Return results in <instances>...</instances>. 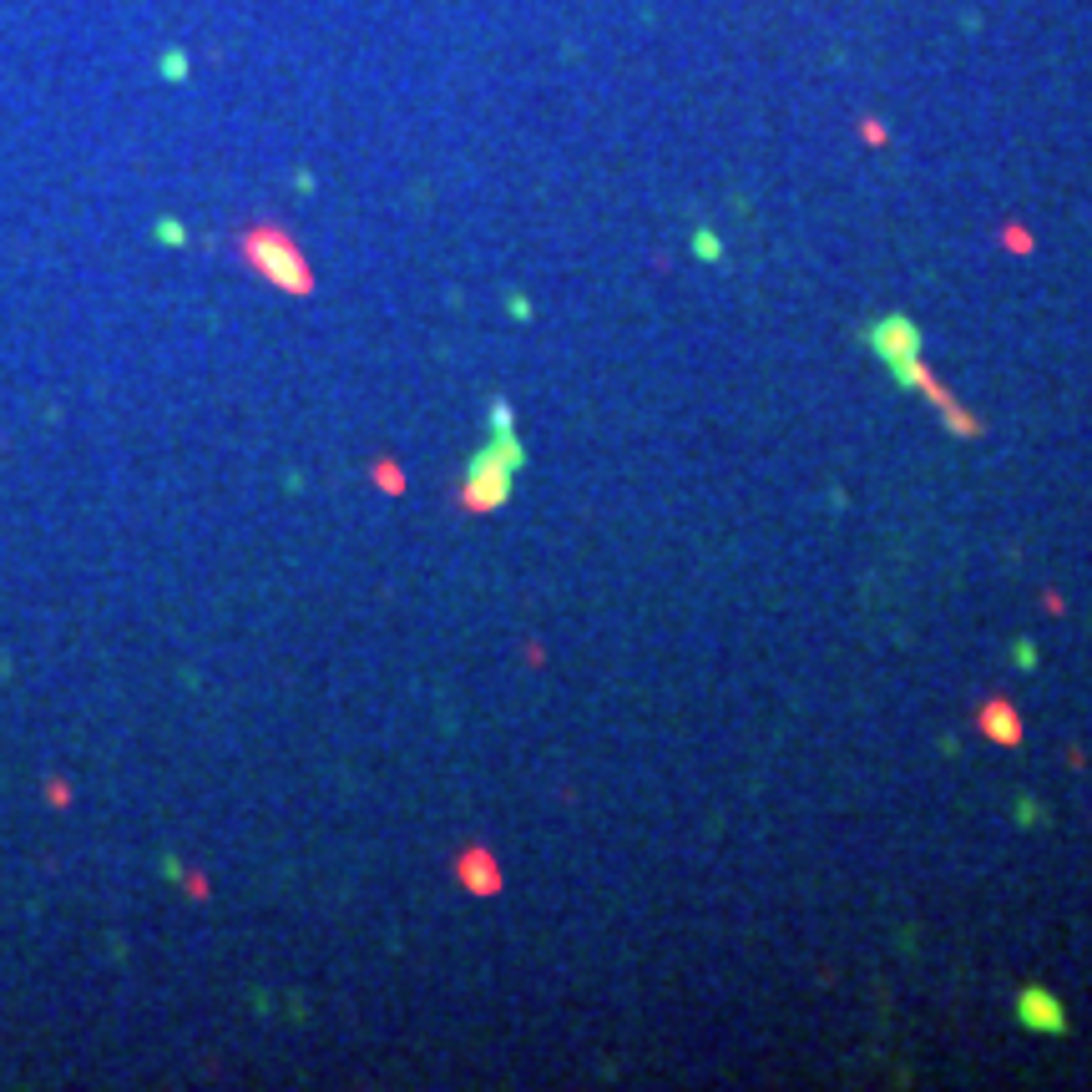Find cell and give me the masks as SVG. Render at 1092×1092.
<instances>
[{"label": "cell", "mask_w": 1092, "mask_h": 1092, "mask_svg": "<svg viewBox=\"0 0 1092 1092\" xmlns=\"http://www.w3.org/2000/svg\"><path fill=\"white\" fill-rule=\"evenodd\" d=\"M238 249H243V259H249V268H254L259 278H268L278 294H294V299H309V294H314V268H309L304 249H299L284 228L259 223V228H249V233L238 238Z\"/></svg>", "instance_id": "1"}, {"label": "cell", "mask_w": 1092, "mask_h": 1092, "mask_svg": "<svg viewBox=\"0 0 1092 1092\" xmlns=\"http://www.w3.org/2000/svg\"><path fill=\"white\" fill-rule=\"evenodd\" d=\"M521 466H526V450H521L516 431L490 435V445L476 455L471 471H466V481H461V506H466V511H496V506H506L511 481H516Z\"/></svg>", "instance_id": "2"}, {"label": "cell", "mask_w": 1092, "mask_h": 1092, "mask_svg": "<svg viewBox=\"0 0 1092 1092\" xmlns=\"http://www.w3.org/2000/svg\"><path fill=\"white\" fill-rule=\"evenodd\" d=\"M865 344H870V355L886 360L891 370L905 365V360H921V329H915V319H905V314H886V319H875Z\"/></svg>", "instance_id": "3"}, {"label": "cell", "mask_w": 1092, "mask_h": 1092, "mask_svg": "<svg viewBox=\"0 0 1092 1092\" xmlns=\"http://www.w3.org/2000/svg\"><path fill=\"white\" fill-rule=\"evenodd\" d=\"M1016 1021H1021L1027 1032L1063 1037V1032H1067V1006L1057 1002L1047 986H1021V992H1016Z\"/></svg>", "instance_id": "4"}, {"label": "cell", "mask_w": 1092, "mask_h": 1092, "mask_svg": "<svg viewBox=\"0 0 1092 1092\" xmlns=\"http://www.w3.org/2000/svg\"><path fill=\"white\" fill-rule=\"evenodd\" d=\"M976 728L992 738V744H1002V749H1016L1021 744V714L1011 709L1006 698H992L986 709L976 714Z\"/></svg>", "instance_id": "5"}, {"label": "cell", "mask_w": 1092, "mask_h": 1092, "mask_svg": "<svg viewBox=\"0 0 1092 1092\" xmlns=\"http://www.w3.org/2000/svg\"><path fill=\"white\" fill-rule=\"evenodd\" d=\"M455 875H461V886H471L476 895H496L501 891V870H496V860H490L486 850H466L461 860H455Z\"/></svg>", "instance_id": "6"}, {"label": "cell", "mask_w": 1092, "mask_h": 1092, "mask_svg": "<svg viewBox=\"0 0 1092 1092\" xmlns=\"http://www.w3.org/2000/svg\"><path fill=\"white\" fill-rule=\"evenodd\" d=\"M941 420H946V431L956 435V440H976V435L986 431L981 420H976V415H966L961 405H946V410H941Z\"/></svg>", "instance_id": "7"}, {"label": "cell", "mask_w": 1092, "mask_h": 1092, "mask_svg": "<svg viewBox=\"0 0 1092 1092\" xmlns=\"http://www.w3.org/2000/svg\"><path fill=\"white\" fill-rule=\"evenodd\" d=\"M693 254L709 259V263H718V259H723V243H718L709 228H698V233H693Z\"/></svg>", "instance_id": "8"}, {"label": "cell", "mask_w": 1092, "mask_h": 1092, "mask_svg": "<svg viewBox=\"0 0 1092 1092\" xmlns=\"http://www.w3.org/2000/svg\"><path fill=\"white\" fill-rule=\"evenodd\" d=\"M46 804H56V809H61V804H72V789H66V779H51V784H46Z\"/></svg>", "instance_id": "9"}, {"label": "cell", "mask_w": 1092, "mask_h": 1092, "mask_svg": "<svg viewBox=\"0 0 1092 1092\" xmlns=\"http://www.w3.org/2000/svg\"><path fill=\"white\" fill-rule=\"evenodd\" d=\"M1011 658H1016L1021 667H1037V648H1032V643H1016V648H1011Z\"/></svg>", "instance_id": "10"}, {"label": "cell", "mask_w": 1092, "mask_h": 1092, "mask_svg": "<svg viewBox=\"0 0 1092 1092\" xmlns=\"http://www.w3.org/2000/svg\"><path fill=\"white\" fill-rule=\"evenodd\" d=\"M1037 815H1042V809H1037L1032 799H1021V804H1016V820H1021V825H1032Z\"/></svg>", "instance_id": "11"}]
</instances>
